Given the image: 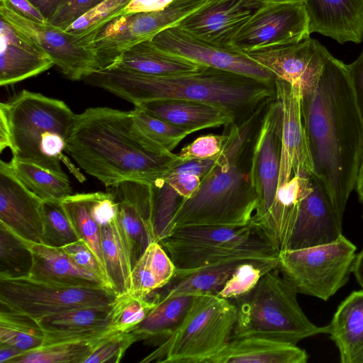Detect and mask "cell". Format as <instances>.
<instances>
[{
    "instance_id": "cell-1",
    "label": "cell",
    "mask_w": 363,
    "mask_h": 363,
    "mask_svg": "<svg viewBox=\"0 0 363 363\" xmlns=\"http://www.w3.org/2000/svg\"><path fill=\"white\" fill-rule=\"evenodd\" d=\"M301 115L313 175L343 217L363 158V120L341 60L332 55L301 90Z\"/></svg>"
},
{
    "instance_id": "cell-2",
    "label": "cell",
    "mask_w": 363,
    "mask_h": 363,
    "mask_svg": "<svg viewBox=\"0 0 363 363\" xmlns=\"http://www.w3.org/2000/svg\"><path fill=\"white\" fill-rule=\"evenodd\" d=\"M78 166L106 187L136 181L160 187L176 164L136 123L131 111L89 108L76 114L67 150Z\"/></svg>"
},
{
    "instance_id": "cell-3",
    "label": "cell",
    "mask_w": 363,
    "mask_h": 363,
    "mask_svg": "<svg viewBox=\"0 0 363 363\" xmlns=\"http://www.w3.org/2000/svg\"><path fill=\"white\" fill-rule=\"evenodd\" d=\"M83 81L134 106L164 99L187 100L223 107L236 118L252 113L275 98L274 84L207 66L164 76L108 67L94 72Z\"/></svg>"
},
{
    "instance_id": "cell-4",
    "label": "cell",
    "mask_w": 363,
    "mask_h": 363,
    "mask_svg": "<svg viewBox=\"0 0 363 363\" xmlns=\"http://www.w3.org/2000/svg\"><path fill=\"white\" fill-rule=\"evenodd\" d=\"M260 109L241 124L230 125L228 138L216 164L201 178L196 193L182 199L172 221V230L185 225L245 226L258 204L248 172L241 159Z\"/></svg>"
},
{
    "instance_id": "cell-5",
    "label": "cell",
    "mask_w": 363,
    "mask_h": 363,
    "mask_svg": "<svg viewBox=\"0 0 363 363\" xmlns=\"http://www.w3.org/2000/svg\"><path fill=\"white\" fill-rule=\"evenodd\" d=\"M75 117L63 101L27 90L0 104L13 158L60 174L61 162L76 170L64 155Z\"/></svg>"
},
{
    "instance_id": "cell-6",
    "label": "cell",
    "mask_w": 363,
    "mask_h": 363,
    "mask_svg": "<svg viewBox=\"0 0 363 363\" xmlns=\"http://www.w3.org/2000/svg\"><path fill=\"white\" fill-rule=\"evenodd\" d=\"M279 272H267L251 292L235 300L237 320L230 340L257 337L296 345L328 333V325L318 326L308 318L298 293Z\"/></svg>"
},
{
    "instance_id": "cell-7",
    "label": "cell",
    "mask_w": 363,
    "mask_h": 363,
    "mask_svg": "<svg viewBox=\"0 0 363 363\" xmlns=\"http://www.w3.org/2000/svg\"><path fill=\"white\" fill-rule=\"evenodd\" d=\"M235 303L216 294L194 296L178 328L141 363H206L230 340L237 320Z\"/></svg>"
},
{
    "instance_id": "cell-8",
    "label": "cell",
    "mask_w": 363,
    "mask_h": 363,
    "mask_svg": "<svg viewBox=\"0 0 363 363\" xmlns=\"http://www.w3.org/2000/svg\"><path fill=\"white\" fill-rule=\"evenodd\" d=\"M160 242L172 260L175 274L233 257L269 260L278 259L279 255L250 223L180 226Z\"/></svg>"
},
{
    "instance_id": "cell-9",
    "label": "cell",
    "mask_w": 363,
    "mask_h": 363,
    "mask_svg": "<svg viewBox=\"0 0 363 363\" xmlns=\"http://www.w3.org/2000/svg\"><path fill=\"white\" fill-rule=\"evenodd\" d=\"M356 250L342 235L328 244L279 251L278 269L298 294L327 301L347 283Z\"/></svg>"
},
{
    "instance_id": "cell-10",
    "label": "cell",
    "mask_w": 363,
    "mask_h": 363,
    "mask_svg": "<svg viewBox=\"0 0 363 363\" xmlns=\"http://www.w3.org/2000/svg\"><path fill=\"white\" fill-rule=\"evenodd\" d=\"M116 296L106 286H66L29 275L0 277L1 306L35 320L73 308L108 305Z\"/></svg>"
},
{
    "instance_id": "cell-11",
    "label": "cell",
    "mask_w": 363,
    "mask_h": 363,
    "mask_svg": "<svg viewBox=\"0 0 363 363\" xmlns=\"http://www.w3.org/2000/svg\"><path fill=\"white\" fill-rule=\"evenodd\" d=\"M218 0H174L165 9L119 16L99 29L91 46L101 69L113 65L133 45L152 40L161 31L179 26L185 18Z\"/></svg>"
},
{
    "instance_id": "cell-12",
    "label": "cell",
    "mask_w": 363,
    "mask_h": 363,
    "mask_svg": "<svg viewBox=\"0 0 363 363\" xmlns=\"http://www.w3.org/2000/svg\"><path fill=\"white\" fill-rule=\"evenodd\" d=\"M0 17L46 53L69 79L83 80L101 69L91 46V35L78 36L50 23L33 22L2 5H0Z\"/></svg>"
},
{
    "instance_id": "cell-13",
    "label": "cell",
    "mask_w": 363,
    "mask_h": 363,
    "mask_svg": "<svg viewBox=\"0 0 363 363\" xmlns=\"http://www.w3.org/2000/svg\"><path fill=\"white\" fill-rule=\"evenodd\" d=\"M308 38L304 2L261 4L237 33L232 47L247 54Z\"/></svg>"
},
{
    "instance_id": "cell-14",
    "label": "cell",
    "mask_w": 363,
    "mask_h": 363,
    "mask_svg": "<svg viewBox=\"0 0 363 363\" xmlns=\"http://www.w3.org/2000/svg\"><path fill=\"white\" fill-rule=\"evenodd\" d=\"M282 146V112L274 98L267 103L252 147L249 169L258 204L250 221L258 223L270 208L276 195Z\"/></svg>"
},
{
    "instance_id": "cell-15",
    "label": "cell",
    "mask_w": 363,
    "mask_h": 363,
    "mask_svg": "<svg viewBox=\"0 0 363 363\" xmlns=\"http://www.w3.org/2000/svg\"><path fill=\"white\" fill-rule=\"evenodd\" d=\"M151 41L160 49L199 65L245 75L270 84L276 76L247 54L198 39L178 26L157 34Z\"/></svg>"
},
{
    "instance_id": "cell-16",
    "label": "cell",
    "mask_w": 363,
    "mask_h": 363,
    "mask_svg": "<svg viewBox=\"0 0 363 363\" xmlns=\"http://www.w3.org/2000/svg\"><path fill=\"white\" fill-rule=\"evenodd\" d=\"M117 206V218L128 242L133 267L147 247L155 241L154 189L136 181L106 187Z\"/></svg>"
},
{
    "instance_id": "cell-17",
    "label": "cell",
    "mask_w": 363,
    "mask_h": 363,
    "mask_svg": "<svg viewBox=\"0 0 363 363\" xmlns=\"http://www.w3.org/2000/svg\"><path fill=\"white\" fill-rule=\"evenodd\" d=\"M275 99L282 112V146L278 188L294 175L311 176L312 166L301 115L299 85L276 78Z\"/></svg>"
},
{
    "instance_id": "cell-18",
    "label": "cell",
    "mask_w": 363,
    "mask_h": 363,
    "mask_svg": "<svg viewBox=\"0 0 363 363\" xmlns=\"http://www.w3.org/2000/svg\"><path fill=\"white\" fill-rule=\"evenodd\" d=\"M247 55L270 70L277 78L298 84L301 90L316 82L332 56L325 46L311 38L296 43L261 49Z\"/></svg>"
},
{
    "instance_id": "cell-19",
    "label": "cell",
    "mask_w": 363,
    "mask_h": 363,
    "mask_svg": "<svg viewBox=\"0 0 363 363\" xmlns=\"http://www.w3.org/2000/svg\"><path fill=\"white\" fill-rule=\"evenodd\" d=\"M342 218L320 181L312 175L286 249L296 250L335 241L342 235Z\"/></svg>"
},
{
    "instance_id": "cell-20",
    "label": "cell",
    "mask_w": 363,
    "mask_h": 363,
    "mask_svg": "<svg viewBox=\"0 0 363 363\" xmlns=\"http://www.w3.org/2000/svg\"><path fill=\"white\" fill-rule=\"evenodd\" d=\"M43 200L13 174L9 162H0V223L21 239L41 243Z\"/></svg>"
},
{
    "instance_id": "cell-21",
    "label": "cell",
    "mask_w": 363,
    "mask_h": 363,
    "mask_svg": "<svg viewBox=\"0 0 363 363\" xmlns=\"http://www.w3.org/2000/svg\"><path fill=\"white\" fill-rule=\"evenodd\" d=\"M260 5L253 0H223L189 16L178 26L208 43L232 48L235 35Z\"/></svg>"
},
{
    "instance_id": "cell-22",
    "label": "cell",
    "mask_w": 363,
    "mask_h": 363,
    "mask_svg": "<svg viewBox=\"0 0 363 363\" xmlns=\"http://www.w3.org/2000/svg\"><path fill=\"white\" fill-rule=\"evenodd\" d=\"M310 34L340 44L363 42V0H305Z\"/></svg>"
},
{
    "instance_id": "cell-23",
    "label": "cell",
    "mask_w": 363,
    "mask_h": 363,
    "mask_svg": "<svg viewBox=\"0 0 363 363\" xmlns=\"http://www.w3.org/2000/svg\"><path fill=\"white\" fill-rule=\"evenodd\" d=\"M54 65L51 58L0 17V85L35 77Z\"/></svg>"
},
{
    "instance_id": "cell-24",
    "label": "cell",
    "mask_w": 363,
    "mask_h": 363,
    "mask_svg": "<svg viewBox=\"0 0 363 363\" xmlns=\"http://www.w3.org/2000/svg\"><path fill=\"white\" fill-rule=\"evenodd\" d=\"M311 176L294 175L277 188L274 201L264 216L256 225H251L278 252L287 248L300 203L310 186Z\"/></svg>"
},
{
    "instance_id": "cell-25",
    "label": "cell",
    "mask_w": 363,
    "mask_h": 363,
    "mask_svg": "<svg viewBox=\"0 0 363 363\" xmlns=\"http://www.w3.org/2000/svg\"><path fill=\"white\" fill-rule=\"evenodd\" d=\"M112 303L73 308L38 319L44 332L43 345L91 340L106 334Z\"/></svg>"
},
{
    "instance_id": "cell-26",
    "label": "cell",
    "mask_w": 363,
    "mask_h": 363,
    "mask_svg": "<svg viewBox=\"0 0 363 363\" xmlns=\"http://www.w3.org/2000/svg\"><path fill=\"white\" fill-rule=\"evenodd\" d=\"M138 106L191 133L207 128L230 125L237 118L233 113L223 107L187 100H158L143 103Z\"/></svg>"
},
{
    "instance_id": "cell-27",
    "label": "cell",
    "mask_w": 363,
    "mask_h": 363,
    "mask_svg": "<svg viewBox=\"0 0 363 363\" xmlns=\"http://www.w3.org/2000/svg\"><path fill=\"white\" fill-rule=\"evenodd\" d=\"M32 255L29 276L66 286H106V282L96 274L76 265L60 247L26 241Z\"/></svg>"
},
{
    "instance_id": "cell-28",
    "label": "cell",
    "mask_w": 363,
    "mask_h": 363,
    "mask_svg": "<svg viewBox=\"0 0 363 363\" xmlns=\"http://www.w3.org/2000/svg\"><path fill=\"white\" fill-rule=\"evenodd\" d=\"M308 359L296 345L249 337L230 340L206 363H306Z\"/></svg>"
},
{
    "instance_id": "cell-29",
    "label": "cell",
    "mask_w": 363,
    "mask_h": 363,
    "mask_svg": "<svg viewBox=\"0 0 363 363\" xmlns=\"http://www.w3.org/2000/svg\"><path fill=\"white\" fill-rule=\"evenodd\" d=\"M328 325L342 363H363V289L352 292L338 306Z\"/></svg>"
},
{
    "instance_id": "cell-30",
    "label": "cell",
    "mask_w": 363,
    "mask_h": 363,
    "mask_svg": "<svg viewBox=\"0 0 363 363\" xmlns=\"http://www.w3.org/2000/svg\"><path fill=\"white\" fill-rule=\"evenodd\" d=\"M252 260L233 257L175 274L167 285L157 290V292H153V296L162 299L180 296L217 294L240 264Z\"/></svg>"
},
{
    "instance_id": "cell-31",
    "label": "cell",
    "mask_w": 363,
    "mask_h": 363,
    "mask_svg": "<svg viewBox=\"0 0 363 363\" xmlns=\"http://www.w3.org/2000/svg\"><path fill=\"white\" fill-rule=\"evenodd\" d=\"M203 66L186 58L167 52L149 40L128 49L109 67H118L143 74L164 76L193 72Z\"/></svg>"
},
{
    "instance_id": "cell-32",
    "label": "cell",
    "mask_w": 363,
    "mask_h": 363,
    "mask_svg": "<svg viewBox=\"0 0 363 363\" xmlns=\"http://www.w3.org/2000/svg\"><path fill=\"white\" fill-rule=\"evenodd\" d=\"M101 250L109 288L119 296L128 293L133 269L130 251L118 218L100 225Z\"/></svg>"
},
{
    "instance_id": "cell-33",
    "label": "cell",
    "mask_w": 363,
    "mask_h": 363,
    "mask_svg": "<svg viewBox=\"0 0 363 363\" xmlns=\"http://www.w3.org/2000/svg\"><path fill=\"white\" fill-rule=\"evenodd\" d=\"M175 272L176 267L162 245L152 242L133 267L128 293L146 298L167 285Z\"/></svg>"
},
{
    "instance_id": "cell-34",
    "label": "cell",
    "mask_w": 363,
    "mask_h": 363,
    "mask_svg": "<svg viewBox=\"0 0 363 363\" xmlns=\"http://www.w3.org/2000/svg\"><path fill=\"white\" fill-rule=\"evenodd\" d=\"M146 318L132 330L138 333L142 340L160 344L178 328L186 315L194 296H180L157 299Z\"/></svg>"
},
{
    "instance_id": "cell-35",
    "label": "cell",
    "mask_w": 363,
    "mask_h": 363,
    "mask_svg": "<svg viewBox=\"0 0 363 363\" xmlns=\"http://www.w3.org/2000/svg\"><path fill=\"white\" fill-rule=\"evenodd\" d=\"M9 164L19 182L43 201H62L72 195L70 182L65 174H57L13 157Z\"/></svg>"
},
{
    "instance_id": "cell-36",
    "label": "cell",
    "mask_w": 363,
    "mask_h": 363,
    "mask_svg": "<svg viewBox=\"0 0 363 363\" xmlns=\"http://www.w3.org/2000/svg\"><path fill=\"white\" fill-rule=\"evenodd\" d=\"M96 196V192L72 194L62 201V205L79 239L92 250L104 270L101 228L92 213Z\"/></svg>"
},
{
    "instance_id": "cell-37",
    "label": "cell",
    "mask_w": 363,
    "mask_h": 363,
    "mask_svg": "<svg viewBox=\"0 0 363 363\" xmlns=\"http://www.w3.org/2000/svg\"><path fill=\"white\" fill-rule=\"evenodd\" d=\"M44 332L37 320L1 306L0 344L13 346L26 352L43 345Z\"/></svg>"
},
{
    "instance_id": "cell-38",
    "label": "cell",
    "mask_w": 363,
    "mask_h": 363,
    "mask_svg": "<svg viewBox=\"0 0 363 363\" xmlns=\"http://www.w3.org/2000/svg\"><path fill=\"white\" fill-rule=\"evenodd\" d=\"M105 335L91 340L43 345L22 353L10 363H84Z\"/></svg>"
},
{
    "instance_id": "cell-39",
    "label": "cell",
    "mask_w": 363,
    "mask_h": 363,
    "mask_svg": "<svg viewBox=\"0 0 363 363\" xmlns=\"http://www.w3.org/2000/svg\"><path fill=\"white\" fill-rule=\"evenodd\" d=\"M31 265L26 241L0 223V277L28 275Z\"/></svg>"
},
{
    "instance_id": "cell-40",
    "label": "cell",
    "mask_w": 363,
    "mask_h": 363,
    "mask_svg": "<svg viewBox=\"0 0 363 363\" xmlns=\"http://www.w3.org/2000/svg\"><path fill=\"white\" fill-rule=\"evenodd\" d=\"M156 304L152 296L138 298L130 293L117 296L112 305L108 331L125 333L132 330L146 318Z\"/></svg>"
},
{
    "instance_id": "cell-41",
    "label": "cell",
    "mask_w": 363,
    "mask_h": 363,
    "mask_svg": "<svg viewBox=\"0 0 363 363\" xmlns=\"http://www.w3.org/2000/svg\"><path fill=\"white\" fill-rule=\"evenodd\" d=\"M42 216L41 243L51 247H62L79 240L62 205V201H43Z\"/></svg>"
},
{
    "instance_id": "cell-42",
    "label": "cell",
    "mask_w": 363,
    "mask_h": 363,
    "mask_svg": "<svg viewBox=\"0 0 363 363\" xmlns=\"http://www.w3.org/2000/svg\"><path fill=\"white\" fill-rule=\"evenodd\" d=\"M278 266L279 259L245 262L235 269L216 295L228 300L242 298L251 292L264 274Z\"/></svg>"
},
{
    "instance_id": "cell-43",
    "label": "cell",
    "mask_w": 363,
    "mask_h": 363,
    "mask_svg": "<svg viewBox=\"0 0 363 363\" xmlns=\"http://www.w3.org/2000/svg\"><path fill=\"white\" fill-rule=\"evenodd\" d=\"M133 118L143 133L164 152L172 150L189 135V131L172 125L135 106L131 111Z\"/></svg>"
},
{
    "instance_id": "cell-44",
    "label": "cell",
    "mask_w": 363,
    "mask_h": 363,
    "mask_svg": "<svg viewBox=\"0 0 363 363\" xmlns=\"http://www.w3.org/2000/svg\"><path fill=\"white\" fill-rule=\"evenodd\" d=\"M130 0H104L89 9L65 30L84 37L91 35L102 26L119 16Z\"/></svg>"
},
{
    "instance_id": "cell-45",
    "label": "cell",
    "mask_w": 363,
    "mask_h": 363,
    "mask_svg": "<svg viewBox=\"0 0 363 363\" xmlns=\"http://www.w3.org/2000/svg\"><path fill=\"white\" fill-rule=\"evenodd\" d=\"M153 188V227L155 241L160 242L172 232V221L182 198L165 182Z\"/></svg>"
},
{
    "instance_id": "cell-46",
    "label": "cell",
    "mask_w": 363,
    "mask_h": 363,
    "mask_svg": "<svg viewBox=\"0 0 363 363\" xmlns=\"http://www.w3.org/2000/svg\"><path fill=\"white\" fill-rule=\"evenodd\" d=\"M142 340L133 330L125 333H108L99 340L84 363H118L128 349Z\"/></svg>"
},
{
    "instance_id": "cell-47",
    "label": "cell",
    "mask_w": 363,
    "mask_h": 363,
    "mask_svg": "<svg viewBox=\"0 0 363 363\" xmlns=\"http://www.w3.org/2000/svg\"><path fill=\"white\" fill-rule=\"evenodd\" d=\"M228 133L207 134L196 138L177 154L182 161L217 158L223 152Z\"/></svg>"
},
{
    "instance_id": "cell-48",
    "label": "cell",
    "mask_w": 363,
    "mask_h": 363,
    "mask_svg": "<svg viewBox=\"0 0 363 363\" xmlns=\"http://www.w3.org/2000/svg\"><path fill=\"white\" fill-rule=\"evenodd\" d=\"M60 248L76 265L101 277L109 288L104 269L83 240L79 239Z\"/></svg>"
},
{
    "instance_id": "cell-49",
    "label": "cell",
    "mask_w": 363,
    "mask_h": 363,
    "mask_svg": "<svg viewBox=\"0 0 363 363\" xmlns=\"http://www.w3.org/2000/svg\"><path fill=\"white\" fill-rule=\"evenodd\" d=\"M96 4L95 0H66L48 22L55 26L66 30L72 23Z\"/></svg>"
},
{
    "instance_id": "cell-50",
    "label": "cell",
    "mask_w": 363,
    "mask_h": 363,
    "mask_svg": "<svg viewBox=\"0 0 363 363\" xmlns=\"http://www.w3.org/2000/svg\"><path fill=\"white\" fill-rule=\"evenodd\" d=\"M164 182L171 186L182 199H189L198 190L201 178L190 173L168 172L164 177Z\"/></svg>"
},
{
    "instance_id": "cell-51",
    "label": "cell",
    "mask_w": 363,
    "mask_h": 363,
    "mask_svg": "<svg viewBox=\"0 0 363 363\" xmlns=\"http://www.w3.org/2000/svg\"><path fill=\"white\" fill-rule=\"evenodd\" d=\"M355 101L363 120V50L352 63L346 65Z\"/></svg>"
},
{
    "instance_id": "cell-52",
    "label": "cell",
    "mask_w": 363,
    "mask_h": 363,
    "mask_svg": "<svg viewBox=\"0 0 363 363\" xmlns=\"http://www.w3.org/2000/svg\"><path fill=\"white\" fill-rule=\"evenodd\" d=\"M0 5L6 6L21 16L38 23L48 21L28 0H0Z\"/></svg>"
},
{
    "instance_id": "cell-53",
    "label": "cell",
    "mask_w": 363,
    "mask_h": 363,
    "mask_svg": "<svg viewBox=\"0 0 363 363\" xmlns=\"http://www.w3.org/2000/svg\"><path fill=\"white\" fill-rule=\"evenodd\" d=\"M174 0H130L127 5L121 10L119 16L160 11L165 9Z\"/></svg>"
},
{
    "instance_id": "cell-54",
    "label": "cell",
    "mask_w": 363,
    "mask_h": 363,
    "mask_svg": "<svg viewBox=\"0 0 363 363\" xmlns=\"http://www.w3.org/2000/svg\"><path fill=\"white\" fill-rule=\"evenodd\" d=\"M35 6L48 21L66 0H28ZM49 23V22H48Z\"/></svg>"
},
{
    "instance_id": "cell-55",
    "label": "cell",
    "mask_w": 363,
    "mask_h": 363,
    "mask_svg": "<svg viewBox=\"0 0 363 363\" xmlns=\"http://www.w3.org/2000/svg\"><path fill=\"white\" fill-rule=\"evenodd\" d=\"M22 353L23 352L13 346L0 344V363H10L13 359Z\"/></svg>"
},
{
    "instance_id": "cell-56",
    "label": "cell",
    "mask_w": 363,
    "mask_h": 363,
    "mask_svg": "<svg viewBox=\"0 0 363 363\" xmlns=\"http://www.w3.org/2000/svg\"><path fill=\"white\" fill-rule=\"evenodd\" d=\"M352 273L354 274L357 281L363 289V247L356 255L354 259Z\"/></svg>"
},
{
    "instance_id": "cell-57",
    "label": "cell",
    "mask_w": 363,
    "mask_h": 363,
    "mask_svg": "<svg viewBox=\"0 0 363 363\" xmlns=\"http://www.w3.org/2000/svg\"><path fill=\"white\" fill-rule=\"evenodd\" d=\"M354 188L359 200L363 206V158L357 172Z\"/></svg>"
},
{
    "instance_id": "cell-58",
    "label": "cell",
    "mask_w": 363,
    "mask_h": 363,
    "mask_svg": "<svg viewBox=\"0 0 363 363\" xmlns=\"http://www.w3.org/2000/svg\"><path fill=\"white\" fill-rule=\"evenodd\" d=\"M261 4H280L291 2H304L305 0H253Z\"/></svg>"
}]
</instances>
